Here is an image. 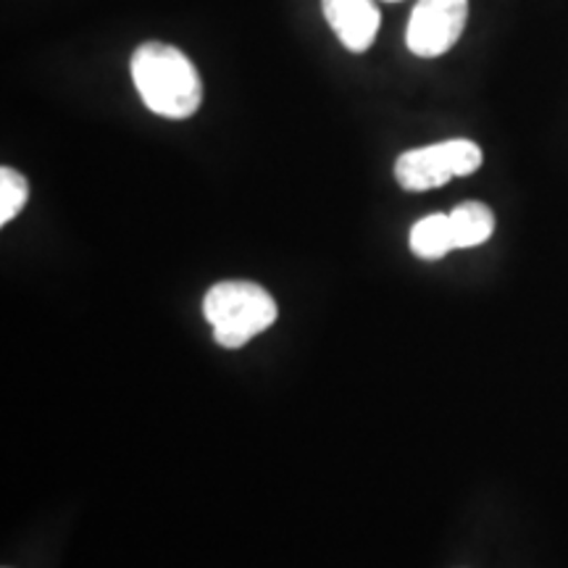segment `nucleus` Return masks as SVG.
<instances>
[{
  "label": "nucleus",
  "instance_id": "0eeeda50",
  "mask_svg": "<svg viewBox=\"0 0 568 568\" xmlns=\"http://www.w3.org/2000/svg\"><path fill=\"white\" fill-rule=\"evenodd\" d=\"M408 243L410 251L424 261H437L450 251H456L450 216H447V213H429V216H424L422 222H416L414 230H410Z\"/></svg>",
  "mask_w": 568,
  "mask_h": 568
},
{
  "label": "nucleus",
  "instance_id": "20e7f679",
  "mask_svg": "<svg viewBox=\"0 0 568 568\" xmlns=\"http://www.w3.org/2000/svg\"><path fill=\"white\" fill-rule=\"evenodd\" d=\"M468 21V0H418L406 27V45L418 59L445 55L460 40Z\"/></svg>",
  "mask_w": 568,
  "mask_h": 568
},
{
  "label": "nucleus",
  "instance_id": "423d86ee",
  "mask_svg": "<svg viewBox=\"0 0 568 568\" xmlns=\"http://www.w3.org/2000/svg\"><path fill=\"white\" fill-rule=\"evenodd\" d=\"M447 216H450V230H453V243H456V251L487 243L495 232V213L479 201L460 203L450 213H447Z\"/></svg>",
  "mask_w": 568,
  "mask_h": 568
},
{
  "label": "nucleus",
  "instance_id": "1a4fd4ad",
  "mask_svg": "<svg viewBox=\"0 0 568 568\" xmlns=\"http://www.w3.org/2000/svg\"><path fill=\"white\" fill-rule=\"evenodd\" d=\"M389 3H397V0H389Z\"/></svg>",
  "mask_w": 568,
  "mask_h": 568
},
{
  "label": "nucleus",
  "instance_id": "7ed1b4c3",
  "mask_svg": "<svg viewBox=\"0 0 568 568\" xmlns=\"http://www.w3.org/2000/svg\"><path fill=\"white\" fill-rule=\"evenodd\" d=\"M485 161L481 148L471 140H445L406 151L395 161V180L408 193L437 190L453 176L474 174Z\"/></svg>",
  "mask_w": 568,
  "mask_h": 568
},
{
  "label": "nucleus",
  "instance_id": "f03ea898",
  "mask_svg": "<svg viewBox=\"0 0 568 568\" xmlns=\"http://www.w3.org/2000/svg\"><path fill=\"white\" fill-rule=\"evenodd\" d=\"M203 314L213 326V339L226 351H237L276 322V303L261 284L232 280L213 284Z\"/></svg>",
  "mask_w": 568,
  "mask_h": 568
},
{
  "label": "nucleus",
  "instance_id": "f257e3e1",
  "mask_svg": "<svg viewBox=\"0 0 568 568\" xmlns=\"http://www.w3.org/2000/svg\"><path fill=\"white\" fill-rule=\"evenodd\" d=\"M132 82L148 111L163 119H190L203 103V80L195 63L169 42L148 40L130 61Z\"/></svg>",
  "mask_w": 568,
  "mask_h": 568
},
{
  "label": "nucleus",
  "instance_id": "6e6552de",
  "mask_svg": "<svg viewBox=\"0 0 568 568\" xmlns=\"http://www.w3.org/2000/svg\"><path fill=\"white\" fill-rule=\"evenodd\" d=\"M30 201V184L17 169L3 166L0 169V224H11Z\"/></svg>",
  "mask_w": 568,
  "mask_h": 568
},
{
  "label": "nucleus",
  "instance_id": "39448f33",
  "mask_svg": "<svg viewBox=\"0 0 568 568\" xmlns=\"http://www.w3.org/2000/svg\"><path fill=\"white\" fill-rule=\"evenodd\" d=\"M322 13L345 51L366 53L374 45L382 24L374 0H322Z\"/></svg>",
  "mask_w": 568,
  "mask_h": 568
}]
</instances>
